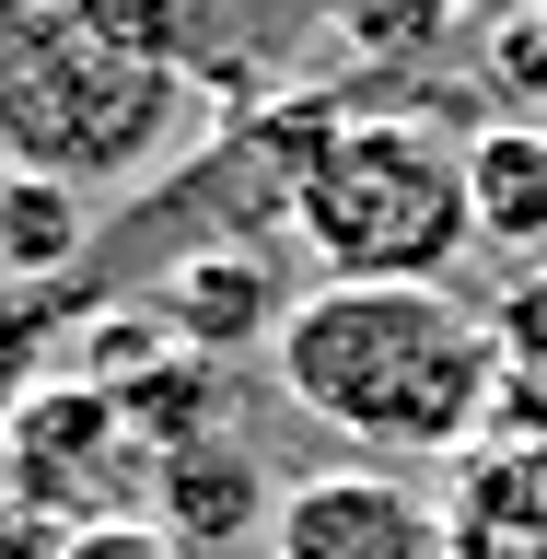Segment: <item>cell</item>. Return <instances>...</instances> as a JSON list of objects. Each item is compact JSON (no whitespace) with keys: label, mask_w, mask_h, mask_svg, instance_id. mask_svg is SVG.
<instances>
[{"label":"cell","mask_w":547,"mask_h":559,"mask_svg":"<svg viewBox=\"0 0 547 559\" xmlns=\"http://www.w3.org/2000/svg\"><path fill=\"white\" fill-rule=\"evenodd\" d=\"M269 361L280 396L361 454H454L501 396V326L443 280H314Z\"/></svg>","instance_id":"1"},{"label":"cell","mask_w":547,"mask_h":559,"mask_svg":"<svg viewBox=\"0 0 547 559\" xmlns=\"http://www.w3.org/2000/svg\"><path fill=\"white\" fill-rule=\"evenodd\" d=\"M70 245H82V210H70V187H47V175H12V187H0V269L35 280V269H59Z\"/></svg>","instance_id":"10"},{"label":"cell","mask_w":547,"mask_h":559,"mask_svg":"<svg viewBox=\"0 0 547 559\" xmlns=\"http://www.w3.org/2000/svg\"><path fill=\"white\" fill-rule=\"evenodd\" d=\"M466 199H478V245L547 257V117H489V129H466Z\"/></svg>","instance_id":"7"},{"label":"cell","mask_w":547,"mask_h":559,"mask_svg":"<svg viewBox=\"0 0 547 559\" xmlns=\"http://www.w3.org/2000/svg\"><path fill=\"white\" fill-rule=\"evenodd\" d=\"M47 559H199L175 524H152V513H117V524H70Z\"/></svg>","instance_id":"12"},{"label":"cell","mask_w":547,"mask_h":559,"mask_svg":"<svg viewBox=\"0 0 547 559\" xmlns=\"http://www.w3.org/2000/svg\"><path fill=\"white\" fill-rule=\"evenodd\" d=\"M152 524H175L199 559L234 548L245 524H257V466H245L222 431H210V443H187V454H164V466H152Z\"/></svg>","instance_id":"8"},{"label":"cell","mask_w":547,"mask_h":559,"mask_svg":"<svg viewBox=\"0 0 547 559\" xmlns=\"http://www.w3.org/2000/svg\"><path fill=\"white\" fill-rule=\"evenodd\" d=\"M292 234L326 280H443L478 245L466 140H443V117H338L292 187Z\"/></svg>","instance_id":"3"},{"label":"cell","mask_w":547,"mask_h":559,"mask_svg":"<svg viewBox=\"0 0 547 559\" xmlns=\"http://www.w3.org/2000/svg\"><path fill=\"white\" fill-rule=\"evenodd\" d=\"M0 478H12L24 513L117 524V513H140V489H152V443L129 431V408H117L94 373H70V384H35L24 408L0 419Z\"/></svg>","instance_id":"4"},{"label":"cell","mask_w":547,"mask_h":559,"mask_svg":"<svg viewBox=\"0 0 547 559\" xmlns=\"http://www.w3.org/2000/svg\"><path fill=\"white\" fill-rule=\"evenodd\" d=\"M152 314H164L175 349L222 361V349H245V338H280L292 292H280V269L257 257V245H199V257H175V269H164Z\"/></svg>","instance_id":"6"},{"label":"cell","mask_w":547,"mask_h":559,"mask_svg":"<svg viewBox=\"0 0 547 559\" xmlns=\"http://www.w3.org/2000/svg\"><path fill=\"white\" fill-rule=\"evenodd\" d=\"M454 12L466 0H326V24H338L349 59H431L454 35Z\"/></svg>","instance_id":"9"},{"label":"cell","mask_w":547,"mask_h":559,"mask_svg":"<svg viewBox=\"0 0 547 559\" xmlns=\"http://www.w3.org/2000/svg\"><path fill=\"white\" fill-rule=\"evenodd\" d=\"M478 82L513 117H547V0H513L501 24H489V47H478Z\"/></svg>","instance_id":"11"},{"label":"cell","mask_w":547,"mask_h":559,"mask_svg":"<svg viewBox=\"0 0 547 559\" xmlns=\"http://www.w3.org/2000/svg\"><path fill=\"white\" fill-rule=\"evenodd\" d=\"M35 326H47V304H35V292H12V304H0V384L24 373V349H35Z\"/></svg>","instance_id":"13"},{"label":"cell","mask_w":547,"mask_h":559,"mask_svg":"<svg viewBox=\"0 0 547 559\" xmlns=\"http://www.w3.org/2000/svg\"><path fill=\"white\" fill-rule=\"evenodd\" d=\"M187 59L70 0H0V152L47 187H117L164 152Z\"/></svg>","instance_id":"2"},{"label":"cell","mask_w":547,"mask_h":559,"mask_svg":"<svg viewBox=\"0 0 547 559\" xmlns=\"http://www.w3.org/2000/svg\"><path fill=\"white\" fill-rule=\"evenodd\" d=\"M269 559H454V524L396 466H314L269 501Z\"/></svg>","instance_id":"5"}]
</instances>
